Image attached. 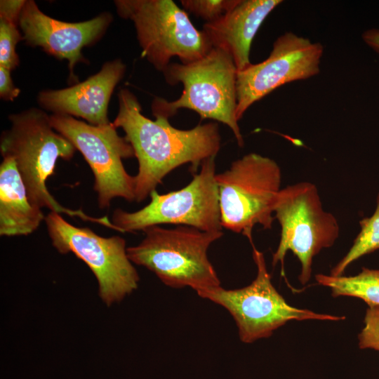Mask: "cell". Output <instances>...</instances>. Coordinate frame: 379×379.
<instances>
[{
	"label": "cell",
	"instance_id": "ac0fdd59",
	"mask_svg": "<svg viewBox=\"0 0 379 379\" xmlns=\"http://www.w3.org/2000/svg\"><path fill=\"white\" fill-rule=\"evenodd\" d=\"M361 231L343 259L331 270L332 276H341L346 268L356 260L379 249V194L374 213L359 222Z\"/></svg>",
	"mask_w": 379,
	"mask_h": 379
},
{
	"label": "cell",
	"instance_id": "7c38bea8",
	"mask_svg": "<svg viewBox=\"0 0 379 379\" xmlns=\"http://www.w3.org/2000/svg\"><path fill=\"white\" fill-rule=\"evenodd\" d=\"M323 53L319 42L291 32L279 36L267 59L237 71L238 121L253 104L277 88L318 74Z\"/></svg>",
	"mask_w": 379,
	"mask_h": 379
},
{
	"label": "cell",
	"instance_id": "8fae6325",
	"mask_svg": "<svg viewBox=\"0 0 379 379\" xmlns=\"http://www.w3.org/2000/svg\"><path fill=\"white\" fill-rule=\"evenodd\" d=\"M50 118L53 128L72 142L89 165L100 208L110 206L117 197L135 200V176L127 173L123 164V159L135 157L134 150L112 122L94 126L61 114H52Z\"/></svg>",
	"mask_w": 379,
	"mask_h": 379
},
{
	"label": "cell",
	"instance_id": "cb8c5ba5",
	"mask_svg": "<svg viewBox=\"0 0 379 379\" xmlns=\"http://www.w3.org/2000/svg\"><path fill=\"white\" fill-rule=\"evenodd\" d=\"M364 42L379 55V29H369L361 35Z\"/></svg>",
	"mask_w": 379,
	"mask_h": 379
},
{
	"label": "cell",
	"instance_id": "d6986e66",
	"mask_svg": "<svg viewBox=\"0 0 379 379\" xmlns=\"http://www.w3.org/2000/svg\"><path fill=\"white\" fill-rule=\"evenodd\" d=\"M21 40L18 25L0 18V66L12 71L19 65L16 46Z\"/></svg>",
	"mask_w": 379,
	"mask_h": 379
},
{
	"label": "cell",
	"instance_id": "3957f363",
	"mask_svg": "<svg viewBox=\"0 0 379 379\" xmlns=\"http://www.w3.org/2000/svg\"><path fill=\"white\" fill-rule=\"evenodd\" d=\"M163 73L168 84L181 83L183 90L180 98L171 102L154 98L152 111L155 117L168 119L178 109H189L198 113L201 120L209 119L227 125L239 146L244 145L236 115L237 69L231 55L213 47L194 62L170 63Z\"/></svg>",
	"mask_w": 379,
	"mask_h": 379
},
{
	"label": "cell",
	"instance_id": "9a60e30c",
	"mask_svg": "<svg viewBox=\"0 0 379 379\" xmlns=\"http://www.w3.org/2000/svg\"><path fill=\"white\" fill-rule=\"evenodd\" d=\"M281 2V0H239L220 19L205 23L202 31L213 47L231 55L237 71L243 70L251 64L250 50L258 30Z\"/></svg>",
	"mask_w": 379,
	"mask_h": 379
},
{
	"label": "cell",
	"instance_id": "ba28073f",
	"mask_svg": "<svg viewBox=\"0 0 379 379\" xmlns=\"http://www.w3.org/2000/svg\"><path fill=\"white\" fill-rule=\"evenodd\" d=\"M252 246L257 274L251 284L237 289H225L220 286L197 293L230 313L243 343H251L268 338L274 331L291 320L340 321L345 319L290 305L272 284L263 253Z\"/></svg>",
	"mask_w": 379,
	"mask_h": 379
},
{
	"label": "cell",
	"instance_id": "e0dca14e",
	"mask_svg": "<svg viewBox=\"0 0 379 379\" xmlns=\"http://www.w3.org/2000/svg\"><path fill=\"white\" fill-rule=\"evenodd\" d=\"M315 279L319 284L331 288L333 297L351 296L363 300L369 307L379 305V270L363 267L355 276L319 274Z\"/></svg>",
	"mask_w": 379,
	"mask_h": 379
},
{
	"label": "cell",
	"instance_id": "7402d4cb",
	"mask_svg": "<svg viewBox=\"0 0 379 379\" xmlns=\"http://www.w3.org/2000/svg\"><path fill=\"white\" fill-rule=\"evenodd\" d=\"M26 0H1L0 18L18 25L22 10Z\"/></svg>",
	"mask_w": 379,
	"mask_h": 379
},
{
	"label": "cell",
	"instance_id": "7a4b0ae2",
	"mask_svg": "<svg viewBox=\"0 0 379 379\" xmlns=\"http://www.w3.org/2000/svg\"><path fill=\"white\" fill-rule=\"evenodd\" d=\"M8 119L11 127L1 133L0 152L3 158L11 157L15 161L30 201L41 208L116 230L107 216L93 217L81 209L66 208L49 192L46 181L53 175L57 161L70 160L77 150L53 128L50 116L42 109L31 107L10 114Z\"/></svg>",
	"mask_w": 379,
	"mask_h": 379
},
{
	"label": "cell",
	"instance_id": "2e32d148",
	"mask_svg": "<svg viewBox=\"0 0 379 379\" xmlns=\"http://www.w3.org/2000/svg\"><path fill=\"white\" fill-rule=\"evenodd\" d=\"M43 220L41 208L29 199L15 161L4 157L0 165V235H28Z\"/></svg>",
	"mask_w": 379,
	"mask_h": 379
},
{
	"label": "cell",
	"instance_id": "44dd1931",
	"mask_svg": "<svg viewBox=\"0 0 379 379\" xmlns=\"http://www.w3.org/2000/svg\"><path fill=\"white\" fill-rule=\"evenodd\" d=\"M361 349L371 348L379 351V305L370 306L364 317V326L359 334Z\"/></svg>",
	"mask_w": 379,
	"mask_h": 379
},
{
	"label": "cell",
	"instance_id": "9c48e42d",
	"mask_svg": "<svg viewBox=\"0 0 379 379\" xmlns=\"http://www.w3.org/2000/svg\"><path fill=\"white\" fill-rule=\"evenodd\" d=\"M215 157L205 160L199 173L180 190L166 194L154 190L150 202L142 208L128 212L114 210L112 222L120 232H135L164 224L189 226L204 232L222 231Z\"/></svg>",
	"mask_w": 379,
	"mask_h": 379
},
{
	"label": "cell",
	"instance_id": "603a6c76",
	"mask_svg": "<svg viewBox=\"0 0 379 379\" xmlns=\"http://www.w3.org/2000/svg\"><path fill=\"white\" fill-rule=\"evenodd\" d=\"M9 69L0 66V98L13 101L20 93V89L14 85Z\"/></svg>",
	"mask_w": 379,
	"mask_h": 379
},
{
	"label": "cell",
	"instance_id": "5b68a950",
	"mask_svg": "<svg viewBox=\"0 0 379 379\" xmlns=\"http://www.w3.org/2000/svg\"><path fill=\"white\" fill-rule=\"evenodd\" d=\"M222 228L246 236L253 245L252 232L257 225L271 229L281 172L267 157L249 153L216 173Z\"/></svg>",
	"mask_w": 379,
	"mask_h": 379
},
{
	"label": "cell",
	"instance_id": "ffe728a7",
	"mask_svg": "<svg viewBox=\"0 0 379 379\" xmlns=\"http://www.w3.org/2000/svg\"><path fill=\"white\" fill-rule=\"evenodd\" d=\"M239 0H182L185 10L206 21L212 23L232 10Z\"/></svg>",
	"mask_w": 379,
	"mask_h": 379
},
{
	"label": "cell",
	"instance_id": "8992f818",
	"mask_svg": "<svg viewBox=\"0 0 379 379\" xmlns=\"http://www.w3.org/2000/svg\"><path fill=\"white\" fill-rule=\"evenodd\" d=\"M118 15L131 20L145 58L164 72L172 57L188 64L206 55L213 46L192 23L185 11L171 0H117Z\"/></svg>",
	"mask_w": 379,
	"mask_h": 379
},
{
	"label": "cell",
	"instance_id": "277c9868",
	"mask_svg": "<svg viewBox=\"0 0 379 379\" xmlns=\"http://www.w3.org/2000/svg\"><path fill=\"white\" fill-rule=\"evenodd\" d=\"M145 237L127 248L130 260L154 272L166 286L190 287L197 293L220 286L217 272L208 257L210 246L222 231L204 232L178 225L168 229L160 225L143 230Z\"/></svg>",
	"mask_w": 379,
	"mask_h": 379
},
{
	"label": "cell",
	"instance_id": "30bf717a",
	"mask_svg": "<svg viewBox=\"0 0 379 379\" xmlns=\"http://www.w3.org/2000/svg\"><path fill=\"white\" fill-rule=\"evenodd\" d=\"M44 220L53 247L62 254L74 253L91 269L106 305L120 302L138 288L139 275L124 238L101 237L89 227L70 224L56 212L51 211Z\"/></svg>",
	"mask_w": 379,
	"mask_h": 379
},
{
	"label": "cell",
	"instance_id": "4fadbf2b",
	"mask_svg": "<svg viewBox=\"0 0 379 379\" xmlns=\"http://www.w3.org/2000/svg\"><path fill=\"white\" fill-rule=\"evenodd\" d=\"M112 21L110 13H102L82 22H64L43 13L34 1L26 0L18 26L27 45L40 47L59 60H67L69 79L77 81L74 67L79 62H86L82 49L98 41Z\"/></svg>",
	"mask_w": 379,
	"mask_h": 379
},
{
	"label": "cell",
	"instance_id": "52a82bcc",
	"mask_svg": "<svg viewBox=\"0 0 379 379\" xmlns=\"http://www.w3.org/2000/svg\"><path fill=\"white\" fill-rule=\"evenodd\" d=\"M281 226L280 241L272 255V265L284 260L291 251L301 265L299 276L304 285L312 274L313 258L323 248L332 246L339 235L335 217L324 210L316 185L301 182L279 191L274 209Z\"/></svg>",
	"mask_w": 379,
	"mask_h": 379
},
{
	"label": "cell",
	"instance_id": "6da1fadb",
	"mask_svg": "<svg viewBox=\"0 0 379 379\" xmlns=\"http://www.w3.org/2000/svg\"><path fill=\"white\" fill-rule=\"evenodd\" d=\"M118 100L119 112L112 123L124 131L138 162L137 202L146 199L176 168L190 164L191 171L196 173L205 160L216 157L221 142L216 122L181 130L171 126L168 119L145 117L138 99L127 88L120 90Z\"/></svg>",
	"mask_w": 379,
	"mask_h": 379
},
{
	"label": "cell",
	"instance_id": "5bb4252c",
	"mask_svg": "<svg viewBox=\"0 0 379 379\" xmlns=\"http://www.w3.org/2000/svg\"><path fill=\"white\" fill-rule=\"evenodd\" d=\"M126 72L120 59L103 64L84 81L58 90H44L37 96L40 106L53 114L81 117L94 126L110 123L107 116L111 95Z\"/></svg>",
	"mask_w": 379,
	"mask_h": 379
}]
</instances>
